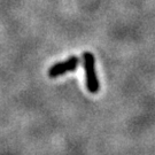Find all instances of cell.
<instances>
[{
  "label": "cell",
  "instance_id": "cell-2",
  "mask_svg": "<svg viewBox=\"0 0 155 155\" xmlns=\"http://www.w3.org/2000/svg\"><path fill=\"white\" fill-rule=\"evenodd\" d=\"M78 66V58L71 56L68 60L61 62V63H56L53 67H51L48 70V76L50 77H58L61 76L63 74L69 71H74Z\"/></svg>",
  "mask_w": 155,
  "mask_h": 155
},
{
  "label": "cell",
  "instance_id": "cell-1",
  "mask_svg": "<svg viewBox=\"0 0 155 155\" xmlns=\"http://www.w3.org/2000/svg\"><path fill=\"white\" fill-rule=\"evenodd\" d=\"M84 70L86 77V87L91 93H97L99 91V81L95 74V60L92 53L85 52L83 54Z\"/></svg>",
  "mask_w": 155,
  "mask_h": 155
}]
</instances>
